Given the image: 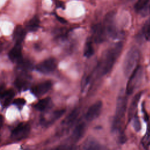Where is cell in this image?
Wrapping results in <instances>:
<instances>
[{
	"label": "cell",
	"mask_w": 150,
	"mask_h": 150,
	"mask_svg": "<svg viewBox=\"0 0 150 150\" xmlns=\"http://www.w3.org/2000/svg\"><path fill=\"white\" fill-rule=\"evenodd\" d=\"M83 148L84 149H101L104 148L94 138H88L84 141L83 145Z\"/></svg>",
	"instance_id": "15"
},
{
	"label": "cell",
	"mask_w": 150,
	"mask_h": 150,
	"mask_svg": "<svg viewBox=\"0 0 150 150\" xmlns=\"http://www.w3.org/2000/svg\"><path fill=\"white\" fill-rule=\"evenodd\" d=\"M142 92L138 93L137 94L134 96L133 97L132 101L131 103V104L129 107L128 110V121H131L132 119L134 118V117L135 116L137 110V106L138 104L139 103V101L140 100V98L141 97Z\"/></svg>",
	"instance_id": "12"
},
{
	"label": "cell",
	"mask_w": 150,
	"mask_h": 150,
	"mask_svg": "<svg viewBox=\"0 0 150 150\" xmlns=\"http://www.w3.org/2000/svg\"><path fill=\"white\" fill-rule=\"evenodd\" d=\"M52 86V83L50 81L42 82L32 88V93L36 96H41L48 92L51 88Z\"/></svg>",
	"instance_id": "10"
},
{
	"label": "cell",
	"mask_w": 150,
	"mask_h": 150,
	"mask_svg": "<svg viewBox=\"0 0 150 150\" xmlns=\"http://www.w3.org/2000/svg\"><path fill=\"white\" fill-rule=\"evenodd\" d=\"M139 59V52L135 48L132 47L127 52L123 64V70L124 74L129 77L135 69L137 67Z\"/></svg>",
	"instance_id": "3"
},
{
	"label": "cell",
	"mask_w": 150,
	"mask_h": 150,
	"mask_svg": "<svg viewBox=\"0 0 150 150\" xmlns=\"http://www.w3.org/2000/svg\"><path fill=\"white\" fill-rule=\"evenodd\" d=\"M79 114V109H74L73 111L71 112L70 114L67 117V118L64 120V122L66 124H71L78 117Z\"/></svg>",
	"instance_id": "20"
},
{
	"label": "cell",
	"mask_w": 150,
	"mask_h": 150,
	"mask_svg": "<svg viewBox=\"0 0 150 150\" xmlns=\"http://www.w3.org/2000/svg\"><path fill=\"white\" fill-rule=\"evenodd\" d=\"M15 96V92L13 90L9 89L4 91L1 94V98L3 100L2 104L4 107L8 106L12 101Z\"/></svg>",
	"instance_id": "16"
},
{
	"label": "cell",
	"mask_w": 150,
	"mask_h": 150,
	"mask_svg": "<svg viewBox=\"0 0 150 150\" xmlns=\"http://www.w3.org/2000/svg\"><path fill=\"white\" fill-rule=\"evenodd\" d=\"M114 13L109 12L105 16L103 24L105 26L107 36L114 38L117 35L116 28L114 23Z\"/></svg>",
	"instance_id": "7"
},
{
	"label": "cell",
	"mask_w": 150,
	"mask_h": 150,
	"mask_svg": "<svg viewBox=\"0 0 150 150\" xmlns=\"http://www.w3.org/2000/svg\"><path fill=\"white\" fill-rule=\"evenodd\" d=\"M149 129H150V127H149Z\"/></svg>",
	"instance_id": "31"
},
{
	"label": "cell",
	"mask_w": 150,
	"mask_h": 150,
	"mask_svg": "<svg viewBox=\"0 0 150 150\" xmlns=\"http://www.w3.org/2000/svg\"><path fill=\"white\" fill-rule=\"evenodd\" d=\"M30 130V125L28 124L20 123L11 132V138L16 141H20L26 138Z\"/></svg>",
	"instance_id": "5"
},
{
	"label": "cell",
	"mask_w": 150,
	"mask_h": 150,
	"mask_svg": "<svg viewBox=\"0 0 150 150\" xmlns=\"http://www.w3.org/2000/svg\"><path fill=\"white\" fill-rule=\"evenodd\" d=\"M57 67V62L55 59L50 57L47 59L39 64L36 66L37 71L42 73H49L53 72Z\"/></svg>",
	"instance_id": "6"
},
{
	"label": "cell",
	"mask_w": 150,
	"mask_h": 150,
	"mask_svg": "<svg viewBox=\"0 0 150 150\" xmlns=\"http://www.w3.org/2000/svg\"><path fill=\"white\" fill-rule=\"evenodd\" d=\"M26 32L21 25H18L14 29L13 33V38L16 44H21L23 41Z\"/></svg>",
	"instance_id": "14"
},
{
	"label": "cell",
	"mask_w": 150,
	"mask_h": 150,
	"mask_svg": "<svg viewBox=\"0 0 150 150\" xmlns=\"http://www.w3.org/2000/svg\"><path fill=\"white\" fill-rule=\"evenodd\" d=\"M25 102L26 101H25V99H23L22 98H16V99L14 100L13 101V103L15 105H16V106L21 107H22L23 105H25Z\"/></svg>",
	"instance_id": "27"
},
{
	"label": "cell",
	"mask_w": 150,
	"mask_h": 150,
	"mask_svg": "<svg viewBox=\"0 0 150 150\" xmlns=\"http://www.w3.org/2000/svg\"><path fill=\"white\" fill-rule=\"evenodd\" d=\"M86 131V124L84 122L79 123L76 125L71 134V138L74 141H78L84 135Z\"/></svg>",
	"instance_id": "13"
},
{
	"label": "cell",
	"mask_w": 150,
	"mask_h": 150,
	"mask_svg": "<svg viewBox=\"0 0 150 150\" xmlns=\"http://www.w3.org/2000/svg\"><path fill=\"white\" fill-rule=\"evenodd\" d=\"M142 146L145 148L147 149L150 145V129H148L146 134L144 135L142 139Z\"/></svg>",
	"instance_id": "24"
},
{
	"label": "cell",
	"mask_w": 150,
	"mask_h": 150,
	"mask_svg": "<svg viewBox=\"0 0 150 150\" xmlns=\"http://www.w3.org/2000/svg\"><path fill=\"white\" fill-rule=\"evenodd\" d=\"M94 53V49L93 46L92 42L90 40H89L86 43L84 50V56L86 57L89 58L93 55Z\"/></svg>",
	"instance_id": "19"
},
{
	"label": "cell",
	"mask_w": 150,
	"mask_h": 150,
	"mask_svg": "<svg viewBox=\"0 0 150 150\" xmlns=\"http://www.w3.org/2000/svg\"><path fill=\"white\" fill-rule=\"evenodd\" d=\"M143 76V70L141 66H137L134 71L129 76V80L127 84L126 94H131L136 88L140 84Z\"/></svg>",
	"instance_id": "4"
},
{
	"label": "cell",
	"mask_w": 150,
	"mask_h": 150,
	"mask_svg": "<svg viewBox=\"0 0 150 150\" xmlns=\"http://www.w3.org/2000/svg\"><path fill=\"white\" fill-rule=\"evenodd\" d=\"M15 85L18 89H22L28 85V81L23 77H18L15 81Z\"/></svg>",
	"instance_id": "21"
},
{
	"label": "cell",
	"mask_w": 150,
	"mask_h": 150,
	"mask_svg": "<svg viewBox=\"0 0 150 150\" xmlns=\"http://www.w3.org/2000/svg\"><path fill=\"white\" fill-rule=\"evenodd\" d=\"M65 111H66L65 109H60V110H58L53 111L52 113V121H53L60 118L64 114Z\"/></svg>",
	"instance_id": "25"
},
{
	"label": "cell",
	"mask_w": 150,
	"mask_h": 150,
	"mask_svg": "<svg viewBox=\"0 0 150 150\" xmlns=\"http://www.w3.org/2000/svg\"><path fill=\"white\" fill-rule=\"evenodd\" d=\"M103 107V103L101 101H97L91 105L88 109L85 118L88 121H91L96 119L100 115Z\"/></svg>",
	"instance_id": "9"
},
{
	"label": "cell",
	"mask_w": 150,
	"mask_h": 150,
	"mask_svg": "<svg viewBox=\"0 0 150 150\" xmlns=\"http://www.w3.org/2000/svg\"><path fill=\"white\" fill-rule=\"evenodd\" d=\"M122 43L120 42L113 45L108 50L103 60L101 69L103 74H105L111 70L122 51Z\"/></svg>",
	"instance_id": "1"
},
{
	"label": "cell",
	"mask_w": 150,
	"mask_h": 150,
	"mask_svg": "<svg viewBox=\"0 0 150 150\" xmlns=\"http://www.w3.org/2000/svg\"><path fill=\"white\" fill-rule=\"evenodd\" d=\"M8 57L12 62L21 63L23 62L21 44L15 43L14 46L9 52Z\"/></svg>",
	"instance_id": "11"
},
{
	"label": "cell",
	"mask_w": 150,
	"mask_h": 150,
	"mask_svg": "<svg viewBox=\"0 0 150 150\" xmlns=\"http://www.w3.org/2000/svg\"><path fill=\"white\" fill-rule=\"evenodd\" d=\"M56 17L57 18V20L59 21V22H60L62 23H65L67 22V21H66V19H64L63 18H62V17L59 16H57V15H56Z\"/></svg>",
	"instance_id": "28"
},
{
	"label": "cell",
	"mask_w": 150,
	"mask_h": 150,
	"mask_svg": "<svg viewBox=\"0 0 150 150\" xmlns=\"http://www.w3.org/2000/svg\"><path fill=\"white\" fill-rule=\"evenodd\" d=\"M39 26V19L37 16H35L30 19L26 25L27 29L30 32L36 31L38 29Z\"/></svg>",
	"instance_id": "18"
},
{
	"label": "cell",
	"mask_w": 150,
	"mask_h": 150,
	"mask_svg": "<svg viewBox=\"0 0 150 150\" xmlns=\"http://www.w3.org/2000/svg\"><path fill=\"white\" fill-rule=\"evenodd\" d=\"M142 110H143V111H144V120H145V121H148V120H149V116H148V115L146 114V111H145V109H144V107L143 106L142 107Z\"/></svg>",
	"instance_id": "29"
},
{
	"label": "cell",
	"mask_w": 150,
	"mask_h": 150,
	"mask_svg": "<svg viewBox=\"0 0 150 150\" xmlns=\"http://www.w3.org/2000/svg\"><path fill=\"white\" fill-rule=\"evenodd\" d=\"M149 0H138L134 5V8L137 12H141L149 3Z\"/></svg>",
	"instance_id": "22"
},
{
	"label": "cell",
	"mask_w": 150,
	"mask_h": 150,
	"mask_svg": "<svg viewBox=\"0 0 150 150\" xmlns=\"http://www.w3.org/2000/svg\"><path fill=\"white\" fill-rule=\"evenodd\" d=\"M130 1H131V0H130ZM131 1H132V0H131Z\"/></svg>",
	"instance_id": "32"
},
{
	"label": "cell",
	"mask_w": 150,
	"mask_h": 150,
	"mask_svg": "<svg viewBox=\"0 0 150 150\" xmlns=\"http://www.w3.org/2000/svg\"><path fill=\"white\" fill-rule=\"evenodd\" d=\"M51 99L50 97H46L39 100L35 105V108L40 111H44L48 107L49 104H50Z\"/></svg>",
	"instance_id": "17"
},
{
	"label": "cell",
	"mask_w": 150,
	"mask_h": 150,
	"mask_svg": "<svg viewBox=\"0 0 150 150\" xmlns=\"http://www.w3.org/2000/svg\"><path fill=\"white\" fill-rule=\"evenodd\" d=\"M92 33L93 40L96 43H101L104 42L107 36L103 23H98L94 25L92 28Z\"/></svg>",
	"instance_id": "8"
},
{
	"label": "cell",
	"mask_w": 150,
	"mask_h": 150,
	"mask_svg": "<svg viewBox=\"0 0 150 150\" xmlns=\"http://www.w3.org/2000/svg\"><path fill=\"white\" fill-rule=\"evenodd\" d=\"M133 119H134L133 126H134V129L137 132L139 131L141 128V122H140L139 118L137 116H135Z\"/></svg>",
	"instance_id": "26"
},
{
	"label": "cell",
	"mask_w": 150,
	"mask_h": 150,
	"mask_svg": "<svg viewBox=\"0 0 150 150\" xmlns=\"http://www.w3.org/2000/svg\"><path fill=\"white\" fill-rule=\"evenodd\" d=\"M143 33L145 39L150 40V19L145 23L143 27Z\"/></svg>",
	"instance_id": "23"
},
{
	"label": "cell",
	"mask_w": 150,
	"mask_h": 150,
	"mask_svg": "<svg viewBox=\"0 0 150 150\" xmlns=\"http://www.w3.org/2000/svg\"><path fill=\"white\" fill-rule=\"evenodd\" d=\"M127 105V98L123 91L119 94L117 100L115 114L112 121V128L114 131L120 129L122 120L124 118Z\"/></svg>",
	"instance_id": "2"
},
{
	"label": "cell",
	"mask_w": 150,
	"mask_h": 150,
	"mask_svg": "<svg viewBox=\"0 0 150 150\" xmlns=\"http://www.w3.org/2000/svg\"><path fill=\"white\" fill-rule=\"evenodd\" d=\"M149 12H150V4L149 5Z\"/></svg>",
	"instance_id": "30"
}]
</instances>
